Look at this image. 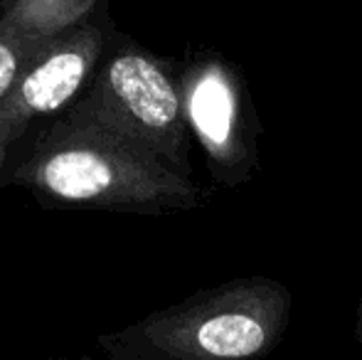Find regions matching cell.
<instances>
[{"label":"cell","instance_id":"10","mask_svg":"<svg viewBox=\"0 0 362 360\" xmlns=\"http://www.w3.org/2000/svg\"><path fill=\"white\" fill-rule=\"evenodd\" d=\"M0 10H3V0H0Z\"/></svg>","mask_w":362,"mask_h":360},{"label":"cell","instance_id":"8","mask_svg":"<svg viewBox=\"0 0 362 360\" xmlns=\"http://www.w3.org/2000/svg\"><path fill=\"white\" fill-rule=\"evenodd\" d=\"M355 341L362 348V289H360V301H358V313H355Z\"/></svg>","mask_w":362,"mask_h":360},{"label":"cell","instance_id":"2","mask_svg":"<svg viewBox=\"0 0 362 360\" xmlns=\"http://www.w3.org/2000/svg\"><path fill=\"white\" fill-rule=\"evenodd\" d=\"M293 298L272 277H239L99 336L111 360H257L284 341Z\"/></svg>","mask_w":362,"mask_h":360},{"label":"cell","instance_id":"6","mask_svg":"<svg viewBox=\"0 0 362 360\" xmlns=\"http://www.w3.org/2000/svg\"><path fill=\"white\" fill-rule=\"evenodd\" d=\"M109 10V0H3L0 30L45 50Z\"/></svg>","mask_w":362,"mask_h":360},{"label":"cell","instance_id":"5","mask_svg":"<svg viewBox=\"0 0 362 360\" xmlns=\"http://www.w3.org/2000/svg\"><path fill=\"white\" fill-rule=\"evenodd\" d=\"M109 10L37 54L0 99V175L10 153L37 121H52L79 96L114 35Z\"/></svg>","mask_w":362,"mask_h":360},{"label":"cell","instance_id":"1","mask_svg":"<svg viewBox=\"0 0 362 360\" xmlns=\"http://www.w3.org/2000/svg\"><path fill=\"white\" fill-rule=\"evenodd\" d=\"M5 182L28 187L42 205L136 215L195 210L207 190L109 134L47 121Z\"/></svg>","mask_w":362,"mask_h":360},{"label":"cell","instance_id":"7","mask_svg":"<svg viewBox=\"0 0 362 360\" xmlns=\"http://www.w3.org/2000/svg\"><path fill=\"white\" fill-rule=\"evenodd\" d=\"M40 52H42V50L30 47V45L23 42L20 37H13V35L0 30V99H3L5 91L10 89V84L20 77V72H23Z\"/></svg>","mask_w":362,"mask_h":360},{"label":"cell","instance_id":"3","mask_svg":"<svg viewBox=\"0 0 362 360\" xmlns=\"http://www.w3.org/2000/svg\"><path fill=\"white\" fill-rule=\"evenodd\" d=\"M54 119L114 136L192 178V134L182 109L180 67L129 35H111L86 87Z\"/></svg>","mask_w":362,"mask_h":360},{"label":"cell","instance_id":"9","mask_svg":"<svg viewBox=\"0 0 362 360\" xmlns=\"http://www.w3.org/2000/svg\"><path fill=\"white\" fill-rule=\"evenodd\" d=\"M45 360H94V358H45Z\"/></svg>","mask_w":362,"mask_h":360},{"label":"cell","instance_id":"4","mask_svg":"<svg viewBox=\"0 0 362 360\" xmlns=\"http://www.w3.org/2000/svg\"><path fill=\"white\" fill-rule=\"evenodd\" d=\"M182 109L212 178L244 185L259 170L262 124L244 74L215 50H195L180 67Z\"/></svg>","mask_w":362,"mask_h":360}]
</instances>
